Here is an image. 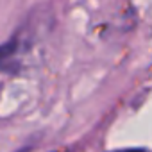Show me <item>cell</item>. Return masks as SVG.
<instances>
[{
    "label": "cell",
    "instance_id": "1",
    "mask_svg": "<svg viewBox=\"0 0 152 152\" xmlns=\"http://www.w3.org/2000/svg\"><path fill=\"white\" fill-rule=\"evenodd\" d=\"M39 29V15L34 13V20L27 22L20 31L6 43L0 45V72H18L22 68L23 57L32 50L36 41V32Z\"/></svg>",
    "mask_w": 152,
    "mask_h": 152
},
{
    "label": "cell",
    "instance_id": "2",
    "mask_svg": "<svg viewBox=\"0 0 152 152\" xmlns=\"http://www.w3.org/2000/svg\"><path fill=\"white\" fill-rule=\"evenodd\" d=\"M113 152H147L145 148H122V150H113Z\"/></svg>",
    "mask_w": 152,
    "mask_h": 152
}]
</instances>
